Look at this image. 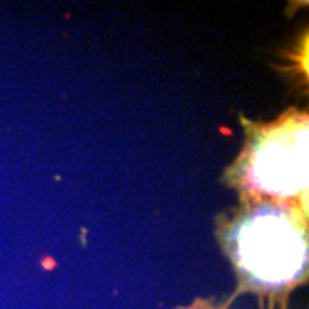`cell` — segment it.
Returning <instances> with one entry per match:
<instances>
[{"instance_id": "obj_1", "label": "cell", "mask_w": 309, "mask_h": 309, "mask_svg": "<svg viewBox=\"0 0 309 309\" xmlns=\"http://www.w3.org/2000/svg\"><path fill=\"white\" fill-rule=\"evenodd\" d=\"M235 258L249 279L268 288L297 281L307 264L302 228L287 212L262 211L241 226Z\"/></svg>"}, {"instance_id": "obj_2", "label": "cell", "mask_w": 309, "mask_h": 309, "mask_svg": "<svg viewBox=\"0 0 309 309\" xmlns=\"http://www.w3.org/2000/svg\"><path fill=\"white\" fill-rule=\"evenodd\" d=\"M251 179L261 192L294 196L308 182V129L298 122L274 129L256 146Z\"/></svg>"}, {"instance_id": "obj_3", "label": "cell", "mask_w": 309, "mask_h": 309, "mask_svg": "<svg viewBox=\"0 0 309 309\" xmlns=\"http://www.w3.org/2000/svg\"><path fill=\"white\" fill-rule=\"evenodd\" d=\"M192 309H205V308H203V307L202 308H201V307H196V308H192Z\"/></svg>"}]
</instances>
